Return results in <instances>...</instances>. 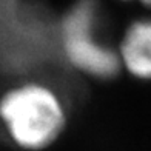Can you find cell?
Listing matches in <instances>:
<instances>
[{
    "instance_id": "1",
    "label": "cell",
    "mask_w": 151,
    "mask_h": 151,
    "mask_svg": "<svg viewBox=\"0 0 151 151\" xmlns=\"http://www.w3.org/2000/svg\"><path fill=\"white\" fill-rule=\"evenodd\" d=\"M0 119L19 147L42 150L56 140L65 125V109L52 90L28 83L0 99Z\"/></svg>"
},
{
    "instance_id": "2",
    "label": "cell",
    "mask_w": 151,
    "mask_h": 151,
    "mask_svg": "<svg viewBox=\"0 0 151 151\" xmlns=\"http://www.w3.org/2000/svg\"><path fill=\"white\" fill-rule=\"evenodd\" d=\"M94 0H80L65 14L60 25L62 48L73 66L94 77H113L119 73L117 52L96 40Z\"/></svg>"
},
{
    "instance_id": "3",
    "label": "cell",
    "mask_w": 151,
    "mask_h": 151,
    "mask_svg": "<svg viewBox=\"0 0 151 151\" xmlns=\"http://www.w3.org/2000/svg\"><path fill=\"white\" fill-rule=\"evenodd\" d=\"M119 60L133 76L148 79L151 74V25L148 20L134 22L125 32L119 48Z\"/></svg>"
},
{
    "instance_id": "4",
    "label": "cell",
    "mask_w": 151,
    "mask_h": 151,
    "mask_svg": "<svg viewBox=\"0 0 151 151\" xmlns=\"http://www.w3.org/2000/svg\"><path fill=\"white\" fill-rule=\"evenodd\" d=\"M140 2H142L143 5H145V6H148V5H150V0H140Z\"/></svg>"
}]
</instances>
